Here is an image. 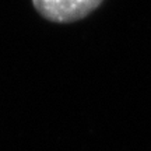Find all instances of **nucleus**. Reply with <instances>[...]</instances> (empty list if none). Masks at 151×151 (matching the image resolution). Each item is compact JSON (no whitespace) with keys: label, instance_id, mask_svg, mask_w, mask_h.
<instances>
[{"label":"nucleus","instance_id":"f257e3e1","mask_svg":"<svg viewBox=\"0 0 151 151\" xmlns=\"http://www.w3.org/2000/svg\"><path fill=\"white\" fill-rule=\"evenodd\" d=\"M41 17L50 22L69 24L86 18L104 0H31Z\"/></svg>","mask_w":151,"mask_h":151}]
</instances>
